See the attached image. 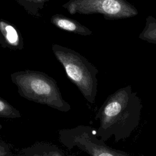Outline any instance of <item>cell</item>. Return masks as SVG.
<instances>
[{"label":"cell","instance_id":"obj_6","mask_svg":"<svg viewBox=\"0 0 156 156\" xmlns=\"http://www.w3.org/2000/svg\"><path fill=\"white\" fill-rule=\"evenodd\" d=\"M0 46L12 50H21L24 48L20 30L13 24L2 19L0 20Z\"/></svg>","mask_w":156,"mask_h":156},{"label":"cell","instance_id":"obj_7","mask_svg":"<svg viewBox=\"0 0 156 156\" xmlns=\"http://www.w3.org/2000/svg\"><path fill=\"white\" fill-rule=\"evenodd\" d=\"M51 23L57 27L82 36H89L92 31L87 27L82 25L77 21L60 14H55L51 18Z\"/></svg>","mask_w":156,"mask_h":156},{"label":"cell","instance_id":"obj_12","mask_svg":"<svg viewBox=\"0 0 156 156\" xmlns=\"http://www.w3.org/2000/svg\"><path fill=\"white\" fill-rule=\"evenodd\" d=\"M8 144L0 140V156H12L14 155Z\"/></svg>","mask_w":156,"mask_h":156},{"label":"cell","instance_id":"obj_4","mask_svg":"<svg viewBox=\"0 0 156 156\" xmlns=\"http://www.w3.org/2000/svg\"><path fill=\"white\" fill-rule=\"evenodd\" d=\"M60 142L67 149L77 147L93 156H129L124 151L107 146L105 141L98 139L93 133L90 126L79 125L71 129H63L58 131Z\"/></svg>","mask_w":156,"mask_h":156},{"label":"cell","instance_id":"obj_1","mask_svg":"<svg viewBox=\"0 0 156 156\" xmlns=\"http://www.w3.org/2000/svg\"><path fill=\"white\" fill-rule=\"evenodd\" d=\"M142 107L130 85L118 89L107 98L95 115L99 121L96 136L104 141L113 136L116 143L129 138L140 124Z\"/></svg>","mask_w":156,"mask_h":156},{"label":"cell","instance_id":"obj_11","mask_svg":"<svg viewBox=\"0 0 156 156\" xmlns=\"http://www.w3.org/2000/svg\"><path fill=\"white\" fill-rule=\"evenodd\" d=\"M47 0H16L26 11L36 16H39V11L44 7V2Z\"/></svg>","mask_w":156,"mask_h":156},{"label":"cell","instance_id":"obj_2","mask_svg":"<svg viewBox=\"0 0 156 156\" xmlns=\"http://www.w3.org/2000/svg\"><path fill=\"white\" fill-rule=\"evenodd\" d=\"M10 79L21 97L62 112L71 110L70 104L63 99L55 80L46 73L27 69L12 73Z\"/></svg>","mask_w":156,"mask_h":156},{"label":"cell","instance_id":"obj_5","mask_svg":"<svg viewBox=\"0 0 156 156\" xmlns=\"http://www.w3.org/2000/svg\"><path fill=\"white\" fill-rule=\"evenodd\" d=\"M62 7L71 15L101 14L108 20L131 18L138 13L126 0H69Z\"/></svg>","mask_w":156,"mask_h":156},{"label":"cell","instance_id":"obj_3","mask_svg":"<svg viewBox=\"0 0 156 156\" xmlns=\"http://www.w3.org/2000/svg\"><path fill=\"white\" fill-rule=\"evenodd\" d=\"M52 51L70 81L88 102L94 104L98 91V68L87 58L71 48L52 44Z\"/></svg>","mask_w":156,"mask_h":156},{"label":"cell","instance_id":"obj_8","mask_svg":"<svg viewBox=\"0 0 156 156\" xmlns=\"http://www.w3.org/2000/svg\"><path fill=\"white\" fill-rule=\"evenodd\" d=\"M17 155L25 156H65V154L56 145L37 143L21 149Z\"/></svg>","mask_w":156,"mask_h":156},{"label":"cell","instance_id":"obj_9","mask_svg":"<svg viewBox=\"0 0 156 156\" xmlns=\"http://www.w3.org/2000/svg\"><path fill=\"white\" fill-rule=\"evenodd\" d=\"M139 38L148 43L156 44V18L149 15L146 18L144 29L139 34Z\"/></svg>","mask_w":156,"mask_h":156},{"label":"cell","instance_id":"obj_10","mask_svg":"<svg viewBox=\"0 0 156 156\" xmlns=\"http://www.w3.org/2000/svg\"><path fill=\"white\" fill-rule=\"evenodd\" d=\"M21 117L20 111L0 96V118L15 119Z\"/></svg>","mask_w":156,"mask_h":156}]
</instances>
